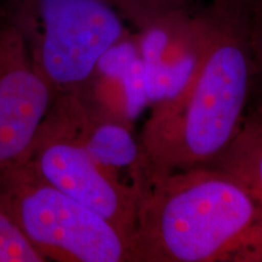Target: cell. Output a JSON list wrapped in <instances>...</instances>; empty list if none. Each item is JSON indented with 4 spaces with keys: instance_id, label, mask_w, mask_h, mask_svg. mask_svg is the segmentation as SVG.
<instances>
[{
    "instance_id": "9c48e42d",
    "label": "cell",
    "mask_w": 262,
    "mask_h": 262,
    "mask_svg": "<svg viewBox=\"0 0 262 262\" xmlns=\"http://www.w3.org/2000/svg\"><path fill=\"white\" fill-rule=\"evenodd\" d=\"M85 150L103 168H123L134 164L139 149L125 127L104 124L97 127L85 145Z\"/></svg>"
},
{
    "instance_id": "7c38bea8",
    "label": "cell",
    "mask_w": 262,
    "mask_h": 262,
    "mask_svg": "<svg viewBox=\"0 0 262 262\" xmlns=\"http://www.w3.org/2000/svg\"><path fill=\"white\" fill-rule=\"evenodd\" d=\"M245 28L254 66V83H257L262 94V0L258 2L251 21L245 24Z\"/></svg>"
},
{
    "instance_id": "7a4b0ae2",
    "label": "cell",
    "mask_w": 262,
    "mask_h": 262,
    "mask_svg": "<svg viewBox=\"0 0 262 262\" xmlns=\"http://www.w3.org/2000/svg\"><path fill=\"white\" fill-rule=\"evenodd\" d=\"M198 60L181 90L157 103L146 131L150 173L210 165L244 122L254 66L245 24L201 19Z\"/></svg>"
},
{
    "instance_id": "52a82bcc",
    "label": "cell",
    "mask_w": 262,
    "mask_h": 262,
    "mask_svg": "<svg viewBox=\"0 0 262 262\" xmlns=\"http://www.w3.org/2000/svg\"><path fill=\"white\" fill-rule=\"evenodd\" d=\"M49 104L47 84L28 68H15L0 78V164L26 152Z\"/></svg>"
},
{
    "instance_id": "5b68a950",
    "label": "cell",
    "mask_w": 262,
    "mask_h": 262,
    "mask_svg": "<svg viewBox=\"0 0 262 262\" xmlns=\"http://www.w3.org/2000/svg\"><path fill=\"white\" fill-rule=\"evenodd\" d=\"M38 169L45 182L97 212L130 241L136 226L137 191L123 187L85 148L51 143L42 149Z\"/></svg>"
},
{
    "instance_id": "4fadbf2b",
    "label": "cell",
    "mask_w": 262,
    "mask_h": 262,
    "mask_svg": "<svg viewBox=\"0 0 262 262\" xmlns=\"http://www.w3.org/2000/svg\"><path fill=\"white\" fill-rule=\"evenodd\" d=\"M250 119H253L254 122H256L258 125L262 127V100L258 102V104L256 107H255L254 112L250 113L248 116Z\"/></svg>"
},
{
    "instance_id": "8992f818",
    "label": "cell",
    "mask_w": 262,
    "mask_h": 262,
    "mask_svg": "<svg viewBox=\"0 0 262 262\" xmlns=\"http://www.w3.org/2000/svg\"><path fill=\"white\" fill-rule=\"evenodd\" d=\"M201 40V19L172 16L146 29L139 51L150 102L169 100L182 89L196 64Z\"/></svg>"
},
{
    "instance_id": "ba28073f",
    "label": "cell",
    "mask_w": 262,
    "mask_h": 262,
    "mask_svg": "<svg viewBox=\"0 0 262 262\" xmlns=\"http://www.w3.org/2000/svg\"><path fill=\"white\" fill-rule=\"evenodd\" d=\"M206 166L232 176L262 206V127L256 122L245 117L227 148Z\"/></svg>"
},
{
    "instance_id": "3957f363",
    "label": "cell",
    "mask_w": 262,
    "mask_h": 262,
    "mask_svg": "<svg viewBox=\"0 0 262 262\" xmlns=\"http://www.w3.org/2000/svg\"><path fill=\"white\" fill-rule=\"evenodd\" d=\"M14 198L12 217L38 250L68 261H130L125 234L48 182L24 187Z\"/></svg>"
},
{
    "instance_id": "6da1fadb",
    "label": "cell",
    "mask_w": 262,
    "mask_h": 262,
    "mask_svg": "<svg viewBox=\"0 0 262 262\" xmlns=\"http://www.w3.org/2000/svg\"><path fill=\"white\" fill-rule=\"evenodd\" d=\"M137 189L130 260L262 262V206L212 166L150 173Z\"/></svg>"
},
{
    "instance_id": "277c9868",
    "label": "cell",
    "mask_w": 262,
    "mask_h": 262,
    "mask_svg": "<svg viewBox=\"0 0 262 262\" xmlns=\"http://www.w3.org/2000/svg\"><path fill=\"white\" fill-rule=\"evenodd\" d=\"M40 57L49 78L58 84L86 79L124 28L103 0H37Z\"/></svg>"
},
{
    "instance_id": "8fae6325",
    "label": "cell",
    "mask_w": 262,
    "mask_h": 262,
    "mask_svg": "<svg viewBox=\"0 0 262 262\" xmlns=\"http://www.w3.org/2000/svg\"><path fill=\"white\" fill-rule=\"evenodd\" d=\"M114 78H119L122 81L125 95V113L134 119L141 113L146 103L149 102L146 89L145 64L141 55Z\"/></svg>"
},
{
    "instance_id": "30bf717a",
    "label": "cell",
    "mask_w": 262,
    "mask_h": 262,
    "mask_svg": "<svg viewBox=\"0 0 262 262\" xmlns=\"http://www.w3.org/2000/svg\"><path fill=\"white\" fill-rule=\"evenodd\" d=\"M41 255L12 216L0 211V262H40Z\"/></svg>"
}]
</instances>
